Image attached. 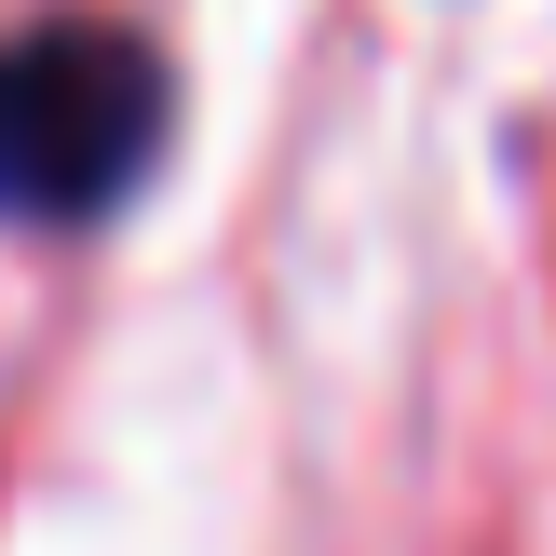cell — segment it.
I'll return each mask as SVG.
<instances>
[{
    "label": "cell",
    "instance_id": "1",
    "mask_svg": "<svg viewBox=\"0 0 556 556\" xmlns=\"http://www.w3.org/2000/svg\"><path fill=\"white\" fill-rule=\"evenodd\" d=\"M163 150V68L136 27L54 14L0 41V217H109Z\"/></svg>",
    "mask_w": 556,
    "mask_h": 556
}]
</instances>
